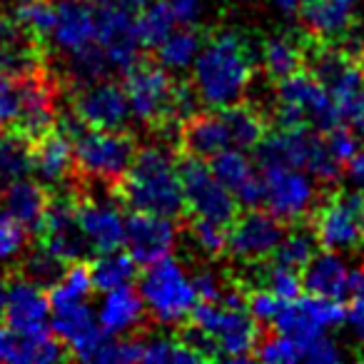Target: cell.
<instances>
[{
	"label": "cell",
	"mask_w": 364,
	"mask_h": 364,
	"mask_svg": "<svg viewBox=\"0 0 364 364\" xmlns=\"http://www.w3.org/2000/svg\"><path fill=\"white\" fill-rule=\"evenodd\" d=\"M117 200L137 213L180 218L185 213L177 150L167 145L137 147L125 177L117 185Z\"/></svg>",
	"instance_id": "6da1fadb"
},
{
	"label": "cell",
	"mask_w": 364,
	"mask_h": 364,
	"mask_svg": "<svg viewBox=\"0 0 364 364\" xmlns=\"http://www.w3.org/2000/svg\"><path fill=\"white\" fill-rule=\"evenodd\" d=\"M193 65L195 92L215 110L242 100L255 77L252 50L232 31H220L205 38Z\"/></svg>",
	"instance_id": "7a4b0ae2"
},
{
	"label": "cell",
	"mask_w": 364,
	"mask_h": 364,
	"mask_svg": "<svg viewBox=\"0 0 364 364\" xmlns=\"http://www.w3.org/2000/svg\"><path fill=\"white\" fill-rule=\"evenodd\" d=\"M58 127L73 140V177L100 182L117 193L137 152L135 135L125 130H95L73 112H60Z\"/></svg>",
	"instance_id": "3957f363"
},
{
	"label": "cell",
	"mask_w": 364,
	"mask_h": 364,
	"mask_svg": "<svg viewBox=\"0 0 364 364\" xmlns=\"http://www.w3.org/2000/svg\"><path fill=\"white\" fill-rule=\"evenodd\" d=\"M125 95L130 112L142 125L160 130H177L175 120V85L170 70L150 55H140L125 73Z\"/></svg>",
	"instance_id": "277c9868"
},
{
	"label": "cell",
	"mask_w": 364,
	"mask_h": 364,
	"mask_svg": "<svg viewBox=\"0 0 364 364\" xmlns=\"http://www.w3.org/2000/svg\"><path fill=\"white\" fill-rule=\"evenodd\" d=\"M259 165H287L309 172L317 182H334L342 175V165L307 125H279L272 135H264L257 145Z\"/></svg>",
	"instance_id": "5b68a950"
},
{
	"label": "cell",
	"mask_w": 364,
	"mask_h": 364,
	"mask_svg": "<svg viewBox=\"0 0 364 364\" xmlns=\"http://www.w3.org/2000/svg\"><path fill=\"white\" fill-rule=\"evenodd\" d=\"M274 117L279 125H307L324 132L339 125V115L327 87L312 73L302 70L279 80L274 95Z\"/></svg>",
	"instance_id": "8992f818"
},
{
	"label": "cell",
	"mask_w": 364,
	"mask_h": 364,
	"mask_svg": "<svg viewBox=\"0 0 364 364\" xmlns=\"http://www.w3.org/2000/svg\"><path fill=\"white\" fill-rule=\"evenodd\" d=\"M145 269L147 272L142 274L140 282V297L150 312V319L155 324H180L198 302L193 279L170 257Z\"/></svg>",
	"instance_id": "52a82bcc"
},
{
	"label": "cell",
	"mask_w": 364,
	"mask_h": 364,
	"mask_svg": "<svg viewBox=\"0 0 364 364\" xmlns=\"http://www.w3.org/2000/svg\"><path fill=\"white\" fill-rule=\"evenodd\" d=\"M190 322L203 327L218 342L220 359L247 362L255 357L259 342V324L247 312V307H230L220 302H195L190 309Z\"/></svg>",
	"instance_id": "ba28073f"
},
{
	"label": "cell",
	"mask_w": 364,
	"mask_h": 364,
	"mask_svg": "<svg viewBox=\"0 0 364 364\" xmlns=\"http://www.w3.org/2000/svg\"><path fill=\"white\" fill-rule=\"evenodd\" d=\"M312 75L322 80L339 122L364 132V70L347 55L322 48L312 55Z\"/></svg>",
	"instance_id": "9c48e42d"
},
{
	"label": "cell",
	"mask_w": 364,
	"mask_h": 364,
	"mask_svg": "<svg viewBox=\"0 0 364 364\" xmlns=\"http://www.w3.org/2000/svg\"><path fill=\"white\" fill-rule=\"evenodd\" d=\"M262 205L282 223H299L317 208V180L299 167L262 165Z\"/></svg>",
	"instance_id": "30bf717a"
},
{
	"label": "cell",
	"mask_w": 364,
	"mask_h": 364,
	"mask_svg": "<svg viewBox=\"0 0 364 364\" xmlns=\"http://www.w3.org/2000/svg\"><path fill=\"white\" fill-rule=\"evenodd\" d=\"M177 167L185 193V210H190V215L215 220L220 225H230L237 218V200L213 175L210 165H205L200 157L177 155Z\"/></svg>",
	"instance_id": "8fae6325"
},
{
	"label": "cell",
	"mask_w": 364,
	"mask_h": 364,
	"mask_svg": "<svg viewBox=\"0 0 364 364\" xmlns=\"http://www.w3.org/2000/svg\"><path fill=\"white\" fill-rule=\"evenodd\" d=\"M70 112L95 130H125L132 117L125 87L110 77L73 85Z\"/></svg>",
	"instance_id": "7c38bea8"
},
{
	"label": "cell",
	"mask_w": 364,
	"mask_h": 364,
	"mask_svg": "<svg viewBox=\"0 0 364 364\" xmlns=\"http://www.w3.org/2000/svg\"><path fill=\"white\" fill-rule=\"evenodd\" d=\"M314 237L324 250H357L364 242V193L354 190L327 200L314 215Z\"/></svg>",
	"instance_id": "4fadbf2b"
},
{
	"label": "cell",
	"mask_w": 364,
	"mask_h": 364,
	"mask_svg": "<svg viewBox=\"0 0 364 364\" xmlns=\"http://www.w3.org/2000/svg\"><path fill=\"white\" fill-rule=\"evenodd\" d=\"M38 240L53 255L65 259L68 264L77 262V259H87L95 252L82 235L80 223H77V203L73 190L70 193H53L50 190V200H48V210Z\"/></svg>",
	"instance_id": "5bb4252c"
},
{
	"label": "cell",
	"mask_w": 364,
	"mask_h": 364,
	"mask_svg": "<svg viewBox=\"0 0 364 364\" xmlns=\"http://www.w3.org/2000/svg\"><path fill=\"white\" fill-rule=\"evenodd\" d=\"M344 319H347V309L342 302L307 292L282 304L277 319H274V327L279 334L304 342V339L322 337V334L342 327Z\"/></svg>",
	"instance_id": "9a60e30c"
},
{
	"label": "cell",
	"mask_w": 364,
	"mask_h": 364,
	"mask_svg": "<svg viewBox=\"0 0 364 364\" xmlns=\"http://www.w3.org/2000/svg\"><path fill=\"white\" fill-rule=\"evenodd\" d=\"M230 225L232 228L228 230V250L242 262H259L272 257L284 235V223L269 210L247 208V213L235 218Z\"/></svg>",
	"instance_id": "2e32d148"
},
{
	"label": "cell",
	"mask_w": 364,
	"mask_h": 364,
	"mask_svg": "<svg viewBox=\"0 0 364 364\" xmlns=\"http://www.w3.org/2000/svg\"><path fill=\"white\" fill-rule=\"evenodd\" d=\"M177 240V228L172 218H162V215L152 213H132L125 220V245L130 250L132 259L140 267H150V264L160 262V259L170 257L172 247Z\"/></svg>",
	"instance_id": "e0dca14e"
},
{
	"label": "cell",
	"mask_w": 364,
	"mask_h": 364,
	"mask_svg": "<svg viewBox=\"0 0 364 364\" xmlns=\"http://www.w3.org/2000/svg\"><path fill=\"white\" fill-rule=\"evenodd\" d=\"M359 272L362 269H354L344 259V252L322 247V252H314L312 259L302 267V289L317 297L342 302L352 294Z\"/></svg>",
	"instance_id": "ac0fdd59"
},
{
	"label": "cell",
	"mask_w": 364,
	"mask_h": 364,
	"mask_svg": "<svg viewBox=\"0 0 364 364\" xmlns=\"http://www.w3.org/2000/svg\"><path fill=\"white\" fill-rule=\"evenodd\" d=\"M97 43L105 50L112 70L125 73L140 58V43L135 36V13L117 8H95Z\"/></svg>",
	"instance_id": "d6986e66"
},
{
	"label": "cell",
	"mask_w": 364,
	"mask_h": 364,
	"mask_svg": "<svg viewBox=\"0 0 364 364\" xmlns=\"http://www.w3.org/2000/svg\"><path fill=\"white\" fill-rule=\"evenodd\" d=\"M6 319L13 332L18 334H43L50 332V304L41 287L13 274L8 279V299H6Z\"/></svg>",
	"instance_id": "ffe728a7"
},
{
	"label": "cell",
	"mask_w": 364,
	"mask_h": 364,
	"mask_svg": "<svg viewBox=\"0 0 364 364\" xmlns=\"http://www.w3.org/2000/svg\"><path fill=\"white\" fill-rule=\"evenodd\" d=\"M210 170L232 193L237 205H242V208L262 205V175L255 170L245 150L225 147L223 152L210 157Z\"/></svg>",
	"instance_id": "44dd1931"
},
{
	"label": "cell",
	"mask_w": 364,
	"mask_h": 364,
	"mask_svg": "<svg viewBox=\"0 0 364 364\" xmlns=\"http://www.w3.org/2000/svg\"><path fill=\"white\" fill-rule=\"evenodd\" d=\"M177 155H190L208 160V157L230 147L228 127H225L220 112H193L177 125L175 137Z\"/></svg>",
	"instance_id": "7402d4cb"
},
{
	"label": "cell",
	"mask_w": 364,
	"mask_h": 364,
	"mask_svg": "<svg viewBox=\"0 0 364 364\" xmlns=\"http://www.w3.org/2000/svg\"><path fill=\"white\" fill-rule=\"evenodd\" d=\"M31 157H33V172L43 180L46 188H55L63 182H70L73 177V140L55 125L48 135L41 140L31 142Z\"/></svg>",
	"instance_id": "603a6c76"
},
{
	"label": "cell",
	"mask_w": 364,
	"mask_h": 364,
	"mask_svg": "<svg viewBox=\"0 0 364 364\" xmlns=\"http://www.w3.org/2000/svg\"><path fill=\"white\" fill-rule=\"evenodd\" d=\"M357 11L359 0H309L299 16L312 36L322 41H342L352 33Z\"/></svg>",
	"instance_id": "cb8c5ba5"
},
{
	"label": "cell",
	"mask_w": 364,
	"mask_h": 364,
	"mask_svg": "<svg viewBox=\"0 0 364 364\" xmlns=\"http://www.w3.org/2000/svg\"><path fill=\"white\" fill-rule=\"evenodd\" d=\"M48 200H50V188L38 185L28 177H18V180L8 182L6 193H3V208L18 225H23L28 232L38 237L48 210Z\"/></svg>",
	"instance_id": "d4e9b609"
},
{
	"label": "cell",
	"mask_w": 364,
	"mask_h": 364,
	"mask_svg": "<svg viewBox=\"0 0 364 364\" xmlns=\"http://www.w3.org/2000/svg\"><path fill=\"white\" fill-rule=\"evenodd\" d=\"M50 38L55 43V48H60L65 55L97 43L95 8L77 3V0H63V6L58 8V18Z\"/></svg>",
	"instance_id": "484cf974"
},
{
	"label": "cell",
	"mask_w": 364,
	"mask_h": 364,
	"mask_svg": "<svg viewBox=\"0 0 364 364\" xmlns=\"http://www.w3.org/2000/svg\"><path fill=\"white\" fill-rule=\"evenodd\" d=\"M97 322L107 334H125L130 329H140V324L145 322V302L140 292H135L130 284L107 289L97 312Z\"/></svg>",
	"instance_id": "4316f807"
},
{
	"label": "cell",
	"mask_w": 364,
	"mask_h": 364,
	"mask_svg": "<svg viewBox=\"0 0 364 364\" xmlns=\"http://www.w3.org/2000/svg\"><path fill=\"white\" fill-rule=\"evenodd\" d=\"M220 117H223L225 127H228L230 147L237 150H255L264 135H267V122H264L262 112L257 107L247 105V102H235V105L220 107Z\"/></svg>",
	"instance_id": "83f0119b"
},
{
	"label": "cell",
	"mask_w": 364,
	"mask_h": 364,
	"mask_svg": "<svg viewBox=\"0 0 364 364\" xmlns=\"http://www.w3.org/2000/svg\"><path fill=\"white\" fill-rule=\"evenodd\" d=\"M259 60H262V70L267 73V77L279 82V80H284V77L302 70L304 50H302V46H299V41H294V38L272 36L269 41H264Z\"/></svg>",
	"instance_id": "f1b7e54d"
},
{
	"label": "cell",
	"mask_w": 364,
	"mask_h": 364,
	"mask_svg": "<svg viewBox=\"0 0 364 364\" xmlns=\"http://www.w3.org/2000/svg\"><path fill=\"white\" fill-rule=\"evenodd\" d=\"M137 267L140 264L132 259V255H125L120 250L100 252V257H95L90 262L92 287H97L100 292L125 287V284H130L137 277Z\"/></svg>",
	"instance_id": "f546056e"
},
{
	"label": "cell",
	"mask_w": 364,
	"mask_h": 364,
	"mask_svg": "<svg viewBox=\"0 0 364 364\" xmlns=\"http://www.w3.org/2000/svg\"><path fill=\"white\" fill-rule=\"evenodd\" d=\"M203 43H205L203 33L193 26L172 31L170 36L157 46V60H160L167 70H185V68H190L195 63Z\"/></svg>",
	"instance_id": "4dcf8cb0"
},
{
	"label": "cell",
	"mask_w": 364,
	"mask_h": 364,
	"mask_svg": "<svg viewBox=\"0 0 364 364\" xmlns=\"http://www.w3.org/2000/svg\"><path fill=\"white\" fill-rule=\"evenodd\" d=\"M175 13H172L167 0H150L142 11L135 13V36L140 48H157L175 26Z\"/></svg>",
	"instance_id": "1f68e13d"
},
{
	"label": "cell",
	"mask_w": 364,
	"mask_h": 364,
	"mask_svg": "<svg viewBox=\"0 0 364 364\" xmlns=\"http://www.w3.org/2000/svg\"><path fill=\"white\" fill-rule=\"evenodd\" d=\"M33 172L31 142L16 130L0 127V182H13Z\"/></svg>",
	"instance_id": "d6a6232c"
},
{
	"label": "cell",
	"mask_w": 364,
	"mask_h": 364,
	"mask_svg": "<svg viewBox=\"0 0 364 364\" xmlns=\"http://www.w3.org/2000/svg\"><path fill=\"white\" fill-rule=\"evenodd\" d=\"M65 269H68L65 259H60L58 255H53L46 245H41V247L26 252V257H23L21 264H18V274H21L23 279H28V282H33L36 287H41V289H50L53 284L65 274Z\"/></svg>",
	"instance_id": "836d02e7"
},
{
	"label": "cell",
	"mask_w": 364,
	"mask_h": 364,
	"mask_svg": "<svg viewBox=\"0 0 364 364\" xmlns=\"http://www.w3.org/2000/svg\"><path fill=\"white\" fill-rule=\"evenodd\" d=\"M58 18L55 0H18L16 6V23L33 36L36 41L46 43L53 33Z\"/></svg>",
	"instance_id": "e575fe53"
},
{
	"label": "cell",
	"mask_w": 364,
	"mask_h": 364,
	"mask_svg": "<svg viewBox=\"0 0 364 364\" xmlns=\"http://www.w3.org/2000/svg\"><path fill=\"white\" fill-rule=\"evenodd\" d=\"M314 252H317V237H314V232L294 230V232H289V235L287 232L282 235V240H279L272 257L277 264H287V267H294L302 272V267L312 259Z\"/></svg>",
	"instance_id": "d590c367"
},
{
	"label": "cell",
	"mask_w": 364,
	"mask_h": 364,
	"mask_svg": "<svg viewBox=\"0 0 364 364\" xmlns=\"http://www.w3.org/2000/svg\"><path fill=\"white\" fill-rule=\"evenodd\" d=\"M185 228H188L193 242L210 257H220L228 250V225H220L208 218H198V215H188Z\"/></svg>",
	"instance_id": "8d00e7d4"
},
{
	"label": "cell",
	"mask_w": 364,
	"mask_h": 364,
	"mask_svg": "<svg viewBox=\"0 0 364 364\" xmlns=\"http://www.w3.org/2000/svg\"><path fill=\"white\" fill-rule=\"evenodd\" d=\"M255 357L267 364H294L302 362V342L287 334H272V337H259Z\"/></svg>",
	"instance_id": "74e56055"
},
{
	"label": "cell",
	"mask_w": 364,
	"mask_h": 364,
	"mask_svg": "<svg viewBox=\"0 0 364 364\" xmlns=\"http://www.w3.org/2000/svg\"><path fill=\"white\" fill-rule=\"evenodd\" d=\"M264 284L272 294H277L279 299L289 302V299L299 297L302 294V272L294 267H287V264H277L267 269L264 274Z\"/></svg>",
	"instance_id": "f35d334b"
},
{
	"label": "cell",
	"mask_w": 364,
	"mask_h": 364,
	"mask_svg": "<svg viewBox=\"0 0 364 364\" xmlns=\"http://www.w3.org/2000/svg\"><path fill=\"white\" fill-rule=\"evenodd\" d=\"M28 230L18 225L8 213H0V262L16 259L26 250Z\"/></svg>",
	"instance_id": "ab89813d"
},
{
	"label": "cell",
	"mask_w": 364,
	"mask_h": 364,
	"mask_svg": "<svg viewBox=\"0 0 364 364\" xmlns=\"http://www.w3.org/2000/svg\"><path fill=\"white\" fill-rule=\"evenodd\" d=\"M327 150L332 152V157L344 167V162L349 157H354L359 150H362V142L357 137V130L349 125H337L332 130H327Z\"/></svg>",
	"instance_id": "60d3db41"
},
{
	"label": "cell",
	"mask_w": 364,
	"mask_h": 364,
	"mask_svg": "<svg viewBox=\"0 0 364 364\" xmlns=\"http://www.w3.org/2000/svg\"><path fill=\"white\" fill-rule=\"evenodd\" d=\"M18 117V77L0 63V127H13Z\"/></svg>",
	"instance_id": "b9f144b4"
},
{
	"label": "cell",
	"mask_w": 364,
	"mask_h": 364,
	"mask_svg": "<svg viewBox=\"0 0 364 364\" xmlns=\"http://www.w3.org/2000/svg\"><path fill=\"white\" fill-rule=\"evenodd\" d=\"M344 357V352L339 349V344L334 342L329 334L314 339H304L302 342V362L312 364H334Z\"/></svg>",
	"instance_id": "7bdbcfd3"
},
{
	"label": "cell",
	"mask_w": 364,
	"mask_h": 364,
	"mask_svg": "<svg viewBox=\"0 0 364 364\" xmlns=\"http://www.w3.org/2000/svg\"><path fill=\"white\" fill-rule=\"evenodd\" d=\"M282 304H284V299H279L277 294H272L267 287H264L247 297V312L252 314L257 324H274Z\"/></svg>",
	"instance_id": "ee69618b"
},
{
	"label": "cell",
	"mask_w": 364,
	"mask_h": 364,
	"mask_svg": "<svg viewBox=\"0 0 364 364\" xmlns=\"http://www.w3.org/2000/svg\"><path fill=\"white\" fill-rule=\"evenodd\" d=\"M349 299H352V302H349L347 319H344V322L349 324V332L354 334V339L364 347V269L359 272V279H357V284H354Z\"/></svg>",
	"instance_id": "f6af8a7d"
},
{
	"label": "cell",
	"mask_w": 364,
	"mask_h": 364,
	"mask_svg": "<svg viewBox=\"0 0 364 364\" xmlns=\"http://www.w3.org/2000/svg\"><path fill=\"white\" fill-rule=\"evenodd\" d=\"M193 279V287L195 292H198L200 299H205V302H220V299L225 297V292H228L230 287H225V282L220 279L218 272H213V269H200V272H195Z\"/></svg>",
	"instance_id": "bcb514c9"
},
{
	"label": "cell",
	"mask_w": 364,
	"mask_h": 364,
	"mask_svg": "<svg viewBox=\"0 0 364 364\" xmlns=\"http://www.w3.org/2000/svg\"><path fill=\"white\" fill-rule=\"evenodd\" d=\"M175 13V18L185 26H193L198 21L200 11H203V0H167Z\"/></svg>",
	"instance_id": "7dc6e473"
},
{
	"label": "cell",
	"mask_w": 364,
	"mask_h": 364,
	"mask_svg": "<svg viewBox=\"0 0 364 364\" xmlns=\"http://www.w3.org/2000/svg\"><path fill=\"white\" fill-rule=\"evenodd\" d=\"M344 177H347V182L352 185V190H357V193H364V150H359L354 157H349L347 162H344Z\"/></svg>",
	"instance_id": "c3c4849f"
},
{
	"label": "cell",
	"mask_w": 364,
	"mask_h": 364,
	"mask_svg": "<svg viewBox=\"0 0 364 364\" xmlns=\"http://www.w3.org/2000/svg\"><path fill=\"white\" fill-rule=\"evenodd\" d=\"M87 3L95 8H117V11L137 13V11H142L150 0H87Z\"/></svg>",
	"instance_id": "681fc988"
},
{
	"label": "cell",
	"mask_w": 364,
	"mask_h": 364,
	"mask_svg": "<svg viewBox=\"0 0 364 364\" xmlns=\"http://www.w3.org/2000/svg\"><path fill=\"white\" fill-rule=\"evenodd\" d=\"M309 0H274V6L284 13V16H299L304 6H307Z\"/></svg>",
	"instance_id": "f907efd6"
},
{
	"label": "cell",
	"mask_w": 364,
	"mask_h": 364,
	"mask_svg": "<svg viewBox=\"0 0 364 364\" xmlns=\"http://www.w3.org/2000/svg\"><path fill=\"white\" fill-rule=\"evenodd\" d=\"M6 299H8V279L0 274V322L6 319Z\"/></svg>",
	"instance_id": "816d5d0a"
}]
</instances>
